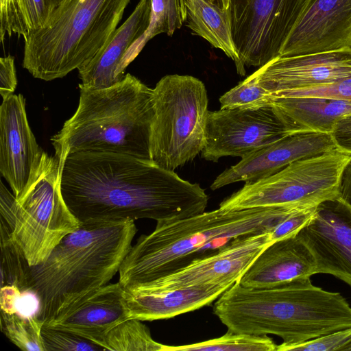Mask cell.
I'll list each match as a JSON object with an SVG mask.
<instances>
[{"label":"cell","mask_w":351,"mask_h":351,"mask_svg":"<svg viewBox=\"0 0 351 351\" xmlns=\"http://www.w3.org/2000/svg\"><path fill=\"white\" fill-rule=\"evenodd\" d=\"M130 1L62 0L24 39L23 66L45 81L78 69L106 45Z\"/></svg>","instance_id":"8992f818"},{"label":"cell","mask_w":351,"mask_h":351,"mask_svg":"<svg viewBox=\"0 0 351 351\" xmlns=\"http://www.w3.org/2000/svg\"><path fill=\"white\" fill-rule=\"evenodd\" d=\"M335 149L330 134H289L226 169L215 178L210 189L217 190L237 182L252 183L280 171L292 162Z\"/></svg>","instance_id":"2e32d148"},{"label":"cell","mask_w":351,"mask_h":351,"mask_svg":"<svg viewBox=\"0 0 351 351\" xmlns=\"http://www.w3.org/2000/svg\"><path fill=\"white\" fill-rule=\"evenodd\" d=\"M41 335L46 351H97L104 348L73 332L43 324Z\"/></svg>","instance_id":"4dcf8cb0"},{"label":"cell","mask_w":351,"mask_h":351,"mask_svg":"<svg viewBox=\"0 0 351 351\" xmlns=\"http://www.w3.org/2000/svg\"><path fill=\"white\" fill-rule=\"evenodd\" d=\"M270 232L236 238L215 252L152 282L133 287L172 289L188 287H232L259 254L272 242Z\"/></svg>","instance_id":"7c38bea8"},{"label":"cell","mask_w":351,"mask_h":351,"mask_svg":"<svg viewBox=\"0 0 351 351\" xmlns=\"http://www.w3.org/2000/svg\"><path fill=\"white\" fill-rule=\"evenodd\" d=\"M289 134L270 105L208 111L202 157L212 162L225 156L242 158Z\"/></svg>","instance_id":"8fae6325"},{"label":"cell","mask_w":351,"mask_h":351,"mask_svg":"<svg viewBox=\"0 0 351 351\" xmlns=\"http://www.w3.org/2000/svg\"><path fill=\"white\" fill-rule=\"evenodd\" d=\"M282 96H314L341 100L351 104V77L324 86L271 93Z\"/></svg>","instance_id":"d6a6232c"},{"label":"cell","mask_w":351,"mask_h":351,"mask_svg":"<svg viewBox=\"0 0 351 351\" xmlns=\"http://www.w3.org/2000/svg\"><path fill=\"white\" fill-rule=\"evenodd\" d=\"M151 10L152 0H140L132 13L115 30L106 45L77 69L83 86L105 88L123 79V58L132 45L147 29Z\"/></svg>","instance_id":"ffe728a7"},{"label":"cell","mask_w":351,"mask_h":351,"mask_svg":"<svg viewBox=\"0 0 351 351\" xmlns=\"http://www.w3.org/2000/svg\"><path fill=\"white\" fill-rule=\"evenodd\" d=\"M269 105L290 134H330L340 119L351 114V104L320 97L271 94Z\"/></svg>","instance_id":"7402d4cb"},{"label":"cell","mask_w":351,"mask_h":351,"mask_svg":"<svg viewBox=\"0 0 351 351\" xmlns=\"http://www.w3.org/2000/svg\"><path fill=\"white\" fill-rule=\"evenodd\" d=\"M137 232L134 221L81 223L43 263L30 266L27 292L38 302L44 323L119 273Z\"/></svg>","instance_id":"277c9868"},{"label":"cell","mask_w":351,"mask_h":351,"mask_svg":"<svg viewBox=\"0 0 351 351\" xmlns=\"http://www.w3.org/2000/svg\"><path fill=\"white\" fill-rule=\"evenodd\" d=\"M311 277L264 289L239 281L222 293L213 313L234 333L274 335L297 344L351 328V306L339 292L313 285Z\"/></svg>","instance_id":"7a4b0ae2"},{"label":"cell","mask_w":351,"mask_h":351,"mask_svg":"<svg viewBox=\"0 0 351 351\" xmlns=\"http://www.w3.org/2000/svg\"><path fill=\"white\" fill-rule=\"evenodd\" d=\"M49 14L45 0H0V40L13 34L25 39L40 27Z\"/></svg>","instance_id":"cb8c5ba5"},{"label":"cell","mask_w":351,"mask_h":351,"mask_svg":"<svg viewBox=\"0 0 351 351\" xmlns=\"http://www.w3.org/2000/svg\"><path fill=\"white\" fill-rule=\"evenodd\" d=\"M351 48V0H306L279 53L289 57Z\"/></svg>","instance_id":"5bb4252c"},{"label":"cell","mask_w":351,"mask_h":351,"mask_svg":"<svg viewBox=\"0 0 351 351\" xmlns=\"http://www.w3.org/2000/svg\"><path fill=\"white\" fill-rule=\"evenodd\" d=\"M230 286L172 289L123 288L128 319L154 321L170 319L210 305Z\"/></svg>","instance_id":"44dd1931"},{"label":"cell","mask_w":351,"mask_h":351,"mask_svg":"<svg viewBox=\"0 0 351 351\" xmlns=\"http://www.w3.org/2000/svg\"><path fill=\"white\" fill-rule=\"evenodd\" d=\"M49 14L56 8L62 0H45Z\"/></svg>","instance_id":"f35d334b"},{"label":"cell","mask_w":351,"mask_h":351,"mask_svg":"<svg viewBox=\"0 0 351 351\" xmlns=\"http://www.w3.org/2000/svg\"><path fill=\"white\" fill-rule=\"evenodd\" d=\"M79 88L76 111L51 138L55 156L62 160L74 152H99L151 160L153 88L130 73L108 88Z\"/></svg>","instance_id":"5b68a950"},{"label":"cell","mask_w":351,"mask_h":351,"mask_svg":"<svg viewBox=\"0 0 351 351\" xmlns=\"http://www.w3.org/2000/svg\"><path fill=\"white\" fill-rule=\"evenodd\" d=\"M137 319H128L106 335V350L164 351L165 345L156 341L149 328Z\"/></svg>","instance_id":"4316f807"},{"label":"cell","mask_w":351,"mask_h":351,"mask_svg":"<svg viewBox=\"0 0 351 351\" xmlns=\"http://www.w3.org/2000/svg\"><path fill=\"white\" fill-rule=\"evenodd\" d=\"M17 86L14 58L10 55L0 58V94L3 99L10 96Z\"/></svg>","instance_id":"e575fe53"},{"label":"cell","mask_w":351,"mask_h":351,"mask_svg":"<svg viewBox=\"0 0 351 351\" xmlns=\"http://www.w3.org/2000/svg\"><path fill=\"white\" fill-rule=\"evenodd\" d=\"M44 151L29 125L25 99L12 94L0 106V172L16 199L23 195Z\"/></svg>","instance_id":"9a60e30c"},{"label":"cell","mask_w":351,"mask_h":351,"mask_svg":"<svg viewBox=\"0 0 351 351\" xmlns=\"http://www.w3.org/2000/svg\"><path fill=\"white\" fill-rule=\"evenodd\" d=\"M330 135L336 148L351 156V114L340 119L335 125Z\"/></svg>","instance_id":"d590c367"},{"label":"cell","mask_w":351,"mask_h":351,"mask_svg":"<svg viewBox=\"0 0 351 351\" xmlns=\"http://www.w3.org/2000/svg\"><path fill=\"white\" fill-rule=\"evenodd\" d=\"M295 210L289 206L239 210L219 208L174 221H157L154 230L132 245L119 271L123 288L143 285L217 251L233 239L269 232Z\"/></svg>","instance_id":"3957f363"},{"label":"cell","mask_w":351,"mask_h":351,"mask_svg":"<svg viewBox=\"0 0 351 351\" xmlns=\"http://www.w3.org/2000/svg\"><path fill=\"white\" fill-rule=\"evenodd\" d=\"M204 84L187 75H167L153 88L151 161L169 171L192 161L205 145L208 113Z\"/></svg>","instance_id":"ba28073f"},{"label":"cell","mask_w":351,"mask_h":351,"mask_svg":"<svg viewBox=\"0 0 351 351\" xmlns=\"http://www.w3.org/2000/svg\"><path fill=\"white\" fill-rule=\"evenodd\" d=\"M60 162L62 195L80 223L174 221L203 213L208 204V196L198 184L151 160L79 152Z\"/></svg>","instance_id":"6da1fadb"},{"label":"cell","mask_w":351,"mask_h":351,"mask_svg":"<svg viewBox=\"0 0 351 351\" xmlns=\"http://www.w3.org/2000/svg\"><path fill=\"white\" fill-rule=\"evenodd\" d=\"M314 274V257L296 234L274 241L265 247L239 282L245 287L271 288Z\"/></svg>","instance_id":"d6986e66"},{"label":"cell","mask_w":351,"mask_h":351,"mask_svg":"<svg viewBox=\"0 0 351 351\" xmlns=\"http://www.w3.org/2000/svg\"><path fill=\"white\" fill-rule=\"evenodd\" d=\"M186 17L184 0H152L149 27L126 52L123 61V69L125 70L150 39L161 33L172 36L186 21Z\"/></svg>","instance_id":"d4e9b609"},{"label":"cell","mask_w":351,"mask_h":351,"mask_svg":"<svg viewBox=\"0 0 351 351\" xmlns=\"http://www.w3.org/2000/svg\"><path fill=\"white\" fill-rule=\"evenodd\" d=\"M297 235L312 253L316 274H330L351 287V206L339 197L319 204Z\"/></svg>","instance_id":"4fadbf2b"},{"label":"cell","mask_w":351,"mask_h":351,"mask_svg":"<svg viewBox=\"0 0 351 351\" xmlns=\"http://www.w3.org/2000/svg\"><path fill=\"white\" fill-rule=\"evenodd\" d=\"M184 1L187 26L193 34L222 50L234 62L238 74L244 75L245 69L233 40L229 10H224L206 0Z\"/></svg>","instance_id":"603a6c76"},{"label":"cell","mask_w":351,"mask_h":351,"mask_svg":"<svg viewBox=\"0 0 351 351\" xmlns=\"http://www.w3.org/2000/svg\"><path fill=\"white\" fill-rule=\"evenodd\" d=\"M127 319L123 287L107 284L78 298L44 325L73 332L103 348L108 332Z\"/></svg>","instance_id":"ac0fdd59"},{"label":"cell","mask_w":351,"mask_h":351,"mask_svg":"<svg viewBox=\"0 0 351 351\" xmlns=\"http://www.w3.org/2000/svg\"><path fill=\"white\" fill-rule=\"evenodd\" d=\"M22 295L23 293L14 286L1 287V311L11 313H17L19 302Z\"/></svg>","instance_id":"8d00e7d4"},{"label":"cell","mask_w":351,"mask_h":351,"mask_svg":"<svg viewBox=\"0 0 351 351\" xmlns=\"http://www.w3.org/2000/svg\"><path fill=\"white\" fill-rule=\"evenodd\" d=\"M351 341V328L336 330L297 344L278 345L277 351H341Z\"/></svg>","instance_id":"1f68e13d"},{"label":"cell","mask_w":351,"mask_h":351,"mask_svg":"<svg viewBox=\"0 0 351 351\" xmlns=\"http://www.w3.org/2000/svg\"><path fill=\"white\" fill-rule=\"evenodd\" d=\"M341 351H351V341L346 344L341 350Z\"/></svg>","instance_id":"ab89813d"},{"label":"cell","mask_w":351,"mask_h":351,"mask_svg":"<svg viewBox=\"0 0 351 351\" xmlns=\"http://www.w3.org/2000/svg\"><path fill=\"white\" fill-rule=\"evenodd\" d=\"M254 73L271 93L330 84L351 77V48L278 56Z\"/></svg>","instance_id":"e0dca14e"},{"label":"cell","mask_w":351,"mask_h":351,"mask_svg":"<svg viewBox=\"0 0 351 351\" xmlns=\"http://www.w3.org/2000/svg\"><path fill=\"white\" fill-rule=\"evenodd\" d=\"M1 329L15 346L25 351H46L41 330L44 322L36 315L23 316L1 311Z\"/></svg>","instance_id":"83f0119b"},{"label":"cell","mask_w":351,"mask_h":351,"mask_svg":"<svg viewBox=\"0 0 351 351\" xmlns=\"http://www.w3.org/2000/svg\"><path fill=\"white\" fill-rule=\"evenodd\" d=\"M316 208H298L291 212L271 230L272 242L296 235L310 221Z\"/></svg>","instance_id":"836d02e7"},{"label":"cell","mask_w":351,"mask_h":351,"mask_svg":"<svg viewBox=\"0 0 351 351\" xmlns=\"http://www.w3.org/2000/svg\"><path fill=\"white\" fill-rule=\"evenodd\" d=\"M278 345L267 335L228 332L217 338L182 346L165 345L164 351H277Z\"/></svg>","instance_id":"484cf974"},{"label":"cell","mask_w":351,"mask_h":351,"mask_svg":"<svg viewBox=\"0 0 351 351\" xmlns=\"http://www.w3.org/2000/svg\"><path fill=\"white\" fill-rule=\"evenodd\" d=\"M210 3L221 8L224 10H228L230 0H206Z\"/></svg>","instance_id":"74e56055"},{"label":"cell","mask_w":351,"mask_h":351,"mask_svg":"<svg viewBox=\"0 0 351 351\" xmlns=\"http://www.w3.org/2000/svg\"><path fill=\"white\" fill-rule=\"evenodd\" d=\"M306 0H230L233 40L245 66L261 67L280 50Z\"/></svg>","instance_id":"30bf717a"},{"label":"cell","mask_w":351,"mask_h":351,"mask_svg":"<svg viewBox=\"0 0 351 351\" xmlns=\"http://www.w3.org/2000/svg\"><path fill=\"white\" fill-rule=\"evenodd\" d=\"M61 165L56 156L44 152L36 173L19 199L1 181V223L7 226L11 240L30 266L46 261L64 237L81 224L62 197Z\"/></svg>","instance_id":"52a82bcc"},{"label":"cell","mask_w":351,"mask_h":351,"mask_svg":"<svg viewBox=\"0 0 351 351\" xmlns=\"http://www.w3.org/2000/svg\"><path fill=\"white\" fill-rule=\"evenodd\" d=\"M271 94L258 83L253 73L221 96V108L258 109L269 106Z\"/></svg>","instance_id":"f546056e"},{"label":"cell","mask_w":351,"mask_h":351,"mask_svg":"<svg viewBox=\"0 0 351 351\" xmlns=\"http://www.w3.org/2000/svg\"><path fill=\"white\" fill-rule=\"evenodd\" d=\"M351 156L337 149L291 163L280 171L245 185L226 198L219 208L316 207L338 198Z\"/></svg>","instance_id":"9c48e42d"},{"label":"cell","mask_w":351,"mask_h":351,"mask_svg":"<svg viewBox=\"0 0 351 351\" xmlns=\"http://www.w3.org/2000/svg\"><path fill=\"white\" fill-rule=\"evenodd\" d=\"M1 287L14 286L23 293L27 292L30 268L23 252L10 237V230L1 223Z\"/></svg>","instance_id":"f1b7e54d"}]
</instances>
